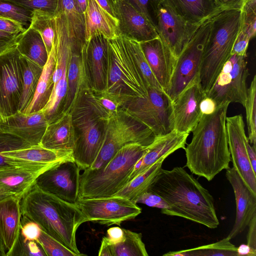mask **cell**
Masks as SVG:
<instances>
[{
    "label": "cell",
    "mask_w": 256,
    "mask_h": 256,
    "mask_svg": "<svg viewBox=\"0 0 256 256\" xmlns=\"http://www.w3.org/2000/svg\"><path fill=\"white\" fill-rule=\"evenodd\" d=\"M99 256H112L110 246L106 236H104L101 241V245L98 250Z\"/></svg>",
    "instance_id": "60"
},
{
    "label": "cell",
    "mask_w": 256,
    "mask_h": 256,
    "mask_svg": "<svg viewBox=\"0 0 256 256\" xmlns=\"http://www.w3.org/2000/svg\"><path fill=\"white\" fill-rule=\"evenodd\" d=\"M86 43L102 34L108 40L118 36V20L103 9L96 0H88L84 15Z\"/></svg>",
    "instance_id": "29"
},
{
    "label": "cell",
    "mask_w": 256,
    "mask_h": 256,
    "mask_svg": "<svg viewBox=\"0 0 256 256\" xmlns=\"http://www.w3.org/2000/svg\"><path fill=\"white\" fill-rule=\"evenodd\" d=\"M188 135L189 134L174 130L165 135L156 136L154 142L148 146L146 152L136 164L130 176L128 182L144 172L158 160L166 159L178 149H184Z\"/></svg>",
    "instance_id": "24"
},
{
    "label": "cell",
    "mask_w": 256,
    "mask_h": 256,
    "mask_svg": "<svg viewBox=\"0 0 256 256\" xmlns=\"http://www.w3.org/2000/svg\"><path fill=\"white\" fill-rule=\"evenodd\" d=\"M26 30L24 26L19 22L0 16V30L12 34H19Z\"/></svg>",
    "instance_id": "53"
},
{
    "label": "cell",
    "mask_w": 256,
    "mask_h": 256,
    "mask_svg": "<svg viewBox=\"0 0 256 256\" xmlns=\"http://www.w3.org/2000/svg\"><path fill=\"white\" fill-rule=\"evenodd\" d=\"M148 190L168 204V208L161 210L163 214L184 218L209 228L219 224L213 196L182 167L162 168Z\"/></svg>",
    "instance_id": "1"
},
{
    "label": "cell",
    "mask_w": 256,
    "mask_h": 256,
    "mask_svg": "<svg viewBox=\"0 0 256 256\" xmlns=\"http://www.w3.org/2000/svg\"><path fill=\"white\" fill-rule=\"evenodd\" d=\"M96 0L103 9L106 11L112 16L116 18L114 8V0Z\"/></svg>",
    "instance_id": "59"
},
{
    "label": "cell",
    "mask_w": 256,
    "mask_h": 256,
    "mask_svg": "<svg viewBox=\"0 0 256 256\" xmlns=\"http://www.w3.org/2000/svg\"><path fill=\"white\" fill-rule=\"evenodd\" d=\"M240 10V30L252 38L254 37L256 32V0H246Z\"/></svg>",
    "instance_id": "44"
},
{
    "label": "cell",
    "mask_w": 256,
    "mask_h": 256,
    "mask_svg": "<svg viewBox=\"0 0 256 256\" xmlns=\"http://www.w3.org/2000/svg\"><path fill=\"white\" fill-rule=\"evenodd\" d=\"M245 143L250 165L254 172L256 173V148L250 145L248 137L246 140Z\"/></svg>",
    "instance_id": "58"
},
{
    "label": "cell",
    "mask_w": 256,
    "mask_h": 256,
    "mask_svg": "<svg viewBox=\"0 0 256 256\" xmlns=\"http://www.w3.org/2000/svg\"><path fill=\"white\" fill-rule=\"evenodd\" d=\"M246 112L248 136L250 145L256 148V76L254 75L248 88L246 99L244 105Z\"/></svg>",
    "instance_id": "41"
},
{
    "label": "cell",
    "mask_w": 256,
    "mask_h": 256,
    "mask_svg": "<svg viewBox=\"0 0 256 256\" xmlns=\"http://www.w3.org/2000/svg\"><path fill=\"white\" fill-rule=\"evenodd\" d=\"M221 11L241 10L246 0H212Z\"/></svg>",
    "instance_id": "54"
},
{
    "label": "cell",
    "mask_w": 256,
    "mask_h": 256,
    "mask_svg": "<svg viewBox=\"0 0 256 256\" xmlns=\"http://www.w3.org/2000/svg\"><path fill=\"white\" fill-rule=\"evenodd\" d=\"M30 144L22 138L0 129V170L13 166L8 162V158L2 154V152L30 148Z\"/></svg>",
    "instance_id": "43"
},
{
    "label": "cell",
    "mask_w": 256,
    "mask_h": 256,
    "mask_svg": "<svg viewBox=\"0 0 256 256\" xmlns=\"http://www.w3.org/2000/svg\"><path fill=\"white\" fill-rule=\"evenodd\" d=\"M226 125L233 167L251 192L256 195V173L248 157L245 143L247 136L242 115L226 117Z\"/></svg>",
    "instance_id": "16"
},
{
    "label": "cell",
    "mask_w": 256,
    "mask_h": 256,
    "mask_svg": "<svg viewBox=\"0 0 256 256\" xmlns=\"http://www.w3.org/2000/svg\"><path fill=\"white\" fill-rule=\"evenodd\" d=\"M42 229L38 224L22 216L20 233L26 240H33L38 242Z\"/></svg>",
    "instance_id": "49"
},
{
    "label": "cell",
    "mask_w": 256,
    "mask_h": 256,
    "mask_svg": "<svg viewBox=\"0 0 256 256\" xmlns=\"http://www.w3.org/2000/svg\"><path fill=\"white\" fill-rule=\"evenodd\" d=\"M46 253L38 242L24 240L20 233L18 239L8 256H44Z\"/></svg>",
    "instance_id": "46"
},
{
    "label": "cell",
    "mask_w": 256,
    "mask_h": 256,
    "mask_svg": "<svg viewBox=\"0 0 256 256\" xmlns=\"http://www.w3.org/2000/svg\"><path fill=\"white\" fill-rule=\"evenodd\" d=\"M237 252L238 256H256V252L252 250L247 244H242L237 247Z\"/></svg>",
    "instance_id": "61"
},
{
    "label": "cell",
    "mask_w": 256,
    "mask_h": 256,
    "mask_svg": "<svg viewBox=\"0 0 256 256\" xmlns=\"http://www.w3.org/2000/svg\"><path fill=\"white\" fill-rule=\"evenodd\" d=\"M20 200L11 196L0 200V236L6 256L14 248L20 234L21 218Z\"/></svg>",
    "instance_id": "27"
},
{
    "label": "cell",
    "mask_w": 256,
    "mask_h": 256,
    "mask_svg": "<svg viewBox=\"0 0 256 256\" xmlns=\"http://www.w3.org/2000/svg\"><path fill=\"white\" fill-rule=\"evenodd\" d=\"M16 48L20 54L43 68L48 54L40 34L30 26L21 34Z\"/></svg>",
    "instance_id": "33"
},
{
    "label": "cell",
    "mask_w": 256,
    "mask_h": 256,
    "mask_svg": "<svg viewBox=\"0 0 256 256\" xmlns=\"http://www.w3.org/2000/svg\"><path fill=\"white\" fill-rule=\"evenodd\" d=\"M84 52L91 88L96 91L104 92L108 76V39L102 34L94 36L86 43Z\"/></svg>",
    "instance_id": "21"
},
{
    "label": "cell",
    "mask_w": 256,
    "mask_h": 256,
    "mask_svg": "<svg viewBox=\"0 0 256 256\" xmlns=\"http://www.w3.org/2000/svg\"><path fill=\"white\" fill-rule=\"evenodd\" d=\"M156 136L145 124L118 111L107 120L103 144L91 169L105 166L114 154L124 146L138 143L148 146Z\"/></svg>",
    "instance_id": "8"
},
{
    "label": "cell",
    "mask_w": 256,
    "mask_h": 256,
    "mask_svg": "<svg viewBox=\"0 0 256 256\" xmlns=\"http://www.w3.org/2000/svg\"><path fill=\"white\" fill-rule=\"evenodd\" d=\"M56 13L64 16L69 37L75 46L82 48L86 44L84 18L75 0H58Z\"/></svg>",
    "instance_id": "32"
},
{
    "label": "cell",
    "mask_w": 256,
    "mask_h": 256,
    "mask_svg": "<svg viewBox=\"0 0 256 256\" xmlns=\"http://www.w3.org/2000/svg\"><path fill=\"white\" fill-rule=\"evenodd\" d=\"M162 2L192 24L202 25L222 12L212 0H163Z\"/></svg>",
    "instance_id": "30"
},
{
    "label": "cell",
    "mask_w": 256,
    "mask_h": 256,
    "mask_svg": "<svg viewBox=\"0 0 256 256\" xmlns=\"http://www.w3.org/2000/svg\"><path fill=\"white\" fill-rule=\"evenodd\" d=\"M21 34H12L0 30V54L16 46Z\"/></svg>",
    "instance_id": "52"
},
{
    "label": "cell",
    "mask_w": 256,
    "mask_h": 256,
    "mask_svg": "<svg viewBox=\"0 0 256 256\" xmlns=\"http://www.w3.org/2000/svg\"><path fill=\"white\" fill-rule=\"evenodd\" d=\"M226 176L233 188L236 202L235 221L227 236L231 240L242 233L256 215V195L251 192L234 167L226 169Z\"/></svg>",
    "instance_id": "22"
},
{
    "label": "cell",
    "mask_w": 256,
    "mask_h": 256,
    "mask_svg": "<svg viewBox=\"0 0 256 256\" xmlns=\"http://www.w3.org/2000/svg\"><path fill=\"white\" fill-rule=\"evenodd\" d=\"M80 170L74 160L61 162L42 173L34 184L46 192L76 203L79 198Z\"/></svg>",
    "instance_id": "14"
},
{
    "label": "cell",
    "mask_w": 256,
    "mask_h": 256,
    "mask_svg": "<svg viewBox=\"0 0 256 256\" xmlns=\"http://www.w3.org/2000/svg\"><path fill=\"white\" fill-rule=\"evenodd\" d=\"M33 11L8 0H0V16L14 20L24 26L30 22Z\"/></svg>",
    "instance_id": "42"
},
{
    "label": "cell",
    "mask_w": 256,
    "mask_h": 256,
    "mask_svg": "<svg viewBox=\"0 0 256 256\" xmlns=\"http://www.w3.org/2000/svg\"><path fill=\"white\" fill-rule=\"evenodd\" d=\"M38 243L46 256H76V254L42 230Z\"/></svg>",
    "instance_id": "45"
},
{
    "label": "cell",
    "mask_w": 256,
    "mask_h": 256,
    "mask_svg": "<svg viewBox=\"0 0 256 256\" xmlns=\"http://www.w3.org/2000/svg\"><path fill=\"white\" fill-rule=\"evenodd\" d=\"M140 44L154 76L166 92L168 88L177 59L160 37Z\"/></svg>",
    "instance_id": "25"
},
{
    "label": "cell",
    "mask_w": 256,
    "mask_h": 256,
    "mask_svg": "<svg viewBox=\"0 0 256 256\" xmlns=\"http://www.w3.org/2000/svg\"><path fill=\"white\" fill-rule=\"evenodd\" d=\"M136 204H142L150 207L160 208L161 210L168 208L167 202L158 194L148 190L140 195L134 202Z\"/></svg>",
    "instance_id": "50"
},
{
    "label": "cell",
    "mask_w": 256,
    "mask_h": 256,
    "mask_svg": "<svg viewBox=\"0 0 256 256\" xmlns=\"http://www.w3.org/2000/svg\"><path fill=\"white\" fill-rule=\"evenodd\" d=\"M123 230L124 238L122 242L114 244L108 242L112 256H148L142 234L124 228Z\"/></svg>",
    "instance_id": "38"
},
{
    "label": "cell",
    "mask_w": 256,
    "mask_h": 256,
    "mask_svg": "<svg viewBox=\"0 0 256 256\" xmlns=\"http://www.w3.org/2000/svg\"><path fill=\"white\" fill-rule=\"evenodd\" d=\"M59 163L13 166L0 170V200L11 196L21 199L42 173Z\"/></svg>",
    "instance_id": "20"
},
{
    "label": "cell",
    "mask_w": 256,
    "mask_h": 256,
    "mask_svg": "<svg viewBox=\"0 0 256 256\" xmlns=\"http://www.w3.org/2000/svg\"><path fill=\"white\" fill-rule=\"evenodd\" d=\"M164 256H238L237 247L232 244L230 240L226 237L214 243L198 247L170 252Z\"/></svg>",
    "instance_id": "36"
},
{
    "label": "cell",
    "mask_w": 256,
    "mask_h": 256,
    "mask_svg": "<svg viewBox=\"0 0 256 256\" xmlns=\"http://www.w3.org/2000/svg\"><path fill=\"white\" fill-rule=\"evenodd\" d=\"M67 81V92L60 114L71 113L84 92L91 88L86 68L84 48L82 49L78 48H72L68 65Z\"/></svg>",
    "instance_id": "23"
},
{
    "label": "cell",
    "mask_w": 256,
    "mask_h": 256,
    "mask_svg": "<svg viewBox=\"0 0 256 256\" xmlns=\"http://www.w3.org/2000/svg\"><path fill=\"white\" fill-rule=\"evenodd\" d=\"M229 103L216 108L210 114H202L192 130L191 142L184 148L186 166L194 174L212 180L231 161L226 120Z\"/></svg>",
    "instance_id": "2"
},
{
    "label": "cell",
    "mask_w": 256,
    "mask_h": 256,
    "mask_svg": "<svg viewBox=\"0 0 256 256\" xmlns=\"http://www.w3.org/2000/svg\"><path fill=\"white\" fill-rule=\"evenodd\" d=\"M56 63V49L54 42L46 63L42 68L34 98L24 113L30 114L42 110L52 92L54 82L53 74Z\"/></svg>",
    "instance_id": "31"
},
{
    "label": "cell",
    "mask_w": 256,
    "mask_h": 256,
    "mask_svg": "<svg viewBox=\"0 0 256 256\" xmlns=\"http://www.w3.org/2000/svg\"><path fill=\"white\" fill-rule=\"evenodd\" d=\"M56 13L34 10L30 24L40 34L48 55L52 49L56 36Z\"/></svg>",
    "instance_id": "37"
},
{
    "label": "cell",
    "mask_w": 256,
    "mask_h": 256,
    "mask_svg": "<svg viewBox=\"0 0 256 256\" xmlns=\"http://www.w3.org/2000/svg\"><path fill=\"white\" fill-rule=\"evenodd\" d=\"M107 82L102 92L120 106L134 98L148 94V86L121 36L108 40Z\"/></svg>",
    "instance_id": "6"
},
{
    "label": "cell",
    "mask_w": 256,
    "mask_h": 256,
    "mask_svg": "<svg viewBox=\"0 0 256 256\" xmlns=\"http://www.w3.org/2000/svg\"><path fill=\"white\" fill-rule=\"evenodd\" d=\"M122 38L148 86L163 90L146 60L140 42L123 36Z\"/></svg>",
    "instance_id": "40"
},
{
    "label": "cell",
    "mask_w": 256,
    "mask_h": 256,
    "mask_svg": "<svg viewBox=\"0 0 256 256\" xmlns=\"http://www.w3.org/2000/svg\"><path fill=\"white\" fill-rule=\"evenodd\" d=\"M246 57L231 54L206 96L212 99L216 108L228 102L244 106L247 96L249 75Z\"/></svg>",
    "instance_id": "10"
},
{
    "label": "cell",
    "mask_w": 256,
    "mask_h": 256,
    "mask_svg": "<svg viewBox=\"0 0 256 256\" xmlns=\"http://www.w3.org/2000/svg\"><path fill=\"white\" fill-rule=\"evenodd\" d=\"M48 123L42 110L26 114L17 112L0 118V129L14 135L32 146L40 145Z\"/></svg>",
    "instance_id": "19"
},
{
    "label": "cell",
    "mask_w": 256,
    "mask_h": 256,
    "mask_svg": "<svg viewBox=\"0 0 256 256\" xmlns=\"http://www.w3.org/2000/svg\"><path fill=\"white\" fill-rule=\"evenodd\" d=\"M76 140L72 114L65 112L48 124L40 145L50 150H73Z\"/></svg>",
    "instance_id": "28"
},
{
    "label": "cell",
    "mask_w": 256,
    "mask_h": 256,
    "mask_svg": "<svg viewBox=\"0 0 256 256\" xmlns=\"http://www.w3.org/2000/svg\"><path fill=\"white\" fill-rule=\"evenodd\" d=\"M20 208L22 216L36 222L76 256H86L78 250L76 236L86 220L75 203L46 192L34 184L21 198Z\"/></svg>",
    "instance_id": "3"
},
{
    "label": "cell",
    "mask_w": 256,
    "mask_h": 256,
    "mask_svg": "<svg viewBox=\"0 0 256 256\" xmlns=\"http://www.w3.org/2000/svg\"><path fill=\"white\" fill-rule=\"evenodd\" d=\"M250 38L240 30L234 41L231 54L246 57V52Z\"/></svg>",
    "instance_id": "51"
},
{
    "label": "cell",
    "mask_w": 256,
    "mask_h": 256,
    "mask_svg": "<svg viewBox=\"0 0 256 256\" xmlns=\"http://www.w3.org/2000/svg\"><path fill=\"white\" fill-rule=\"evenodd\" d=\"M119 110L148 126L156 136L174 129L172 102L162 90L150 87L146 96L126 102Z\"/></svg>",
    "instance_id": "9"
},
{
    "label": "cell",
    "mask_w": 256,
    "mask_h": 256,
    "mask_svg": "<svg viewBox=\"0 0 256 256\" xmlns=\"http://www.w3.org/2000/svg\"><path fill=\"white\" fill-rule=\"evenodd\" d=\"M12 166L44 165L74 160L72 150H54L40 145L2 152Z\"/></svg>",
    "instance_id": "26"
},
{
    "label": "cell",
    "mask_w": 256,
    "mask_h": 256,
    "mask_svg": "<svg viewBox=\"0 0 256 256\" xmlns=\"http://www.w3.org/2000/svg\"><path fill=\"white\" fill-rule=\"evenodd\" d=\"M67 69L68 66L61 78L54 84L50 98L42 109L48 124L54 122L61 113L68 90Z\"/></svg>",
    "instance_id": "39"
},
{
    "label": "cell",
    "mask_w": 256,
    "mask_h": 256,
    "mask_svg": "<svg viewBox=\"0 0 256 256\" xmlns=\"http://www.w3.org/2000/svg\"><path fill=\"white\" fill-rule=\"evenodd\" d=\"M155 26L158 10L163 0H127Z\"/></svg>",
    "instance_id": "47"
},
{
    "label": "cell",
    "mask_w": 256,
    "mask_h": 256,
    "mask_svg": "<svg viewBox=\"0 0 256 256\" xmlns=\"http://www.w3.org/2000/svg\"><path fill=\"white\" fill-rule=\"evenodd\" d=\"M106 237L108 242L112 244L120 242L124 238L123 228L118 226L110 228L107 230Z\"/></svg>",
    "instance_id": "55"
},
{
    "label": "cell",
    "mask_w": 256,
    "mask_h": 256,
    "mask_svg": "<svg viewBox=\"0 0 256 256\" xmlns=\"http://www.w3.org/2000/svg\"><path fill=\"white\" fill-rule=\"evenodd\" d=\"M204 96L198 77L172 101L174 130L188 134L192 132L202 116L200 102Z\"/></svg>",
    "instance_id": "18"
},
{
    "label": "cell",
    "mask_w": 256,
    "mask_h": 256,
    "mask_svg": "<svg viewBox=\"0 0 256 256\" xmlns=\"http://www.w3.org/2000/svg\"><path fill=\"white\" fill-rule=\"evenodd\" d=\"M148 146L138 143L127 144L104 166L84 170L80 176L78 198L115 194L128 182L136 164L146 152Z\"/></svg>",
    "instance_id": "4"
},
{
    "label": "cell",
    "mask_w": 256,
    "mask_h": 256,
    "mask_svg": "<svg viewBox=\"0 0 256 256\" xmlns=\"http://www.w3.org/2000/svg\"><path fill=\"white\" fill-rule=\"evenodd\" d=\"M80 12L84 16L88 6V0H74Z\"/></svg>",
    "instance_id": "62"
},
{
    "label": "cell",
    "mask_w": 256,
    "mask_h": 256,
    "mask_svg": "<svg viewBox=\"0 0 256 256\" xmlns=\"http://www.w3.org/2000/svg\"><path fill=\"white\" fill-rule=\"evenodd\" d=\"M240 24V10H223L210 20L198 72V82L204 94L213 86L231 56Z\"/></svg>",
    "instance_id": "5"
},
{
    "label": "cell",
    "mask_w": 256,
    "mask_h": 256,
    "mask_svg": "<svg viewBox=\"0 0 256 256\" xmlns=\"http://www.w3.org/2000/svg\"><path fill=\"white\" fill-rule=\"evenodd\" d=\"M20 58L16 46L0 54V118L19 111L22 89Z\"/></svg>",
    "instance_id": "13"
},
{
    "label": "cell",
    "mask_w": 256,
    "mask_h": 256,
    "mask_svg": "<svg viewBox=\"0 0 256 256\" xmlns=\"http://www.w3.org/2000/svg\"><path fill=\"white\" fill-rule=\"evenodd\" d=\"M247 234V244L250 248L256 252V215L250 222Z\"/></svg>",
    "instance_id": "56"
},
{
    "label": "cell",
    "mask_w": 256,
    "mask_h": 256,
    "mask_svg": "<svg viewBox=\"0 0 256 256\" xmlns=\"http://www.w3.org/2000/svg\"><path fill=\"white\" fill-rule=\"evenodd\" d=\"M76 140L73 158L80 170L90 168L96 160L104 142L107 120L99 117L82 96L72 112Z\"/></svg>",
    "instance_id": "7"
},
{
    "label": "cell",
    "mask_w": 256,
    "mask_h": 256,
    "mask_svg": "<svg viewBox=\"0 0 256 256\" xmlns=\"http://www.w3.org/2000/svg\"><path fill=\"white\" fill-rule=\"evenodd\" d=\"M0 256H6V251L0 236Z\"/></svg>",
    "instance_id": "63"
},
{
    "label": "cell",
    "mask_w": 256,
    "mask_h": 256,
    "mask_svg": "<svg viewBox=\"0 0 256 256\" xmlns=\"http://www.w3.org/2000/svg\"><path fill=\"white\" fill-rule=\"evenodd\" d=\"M30 10L56 13L58 0H8Z\"/></svg>",
    "instance_id": "48"
},
{
    "label": "cell",
    "mask_w": 256,
    "mask_h": 256,
    "mask_svg": "<svg viewBox=\"0 0 256 256\" xmlns=\"http://www.w3.org/2000/svg\"><path fill=\"white\" fill-rule=\"evenodd\" d=\"M164 160L161 159L156 162L144 172L128 182L114 196L124 197L134 203L140 195L149 190L162 168V164Z\"/></svg>",
    "instance_id": "34"
},
{
    "label": "cell",
    "mask_w": 256,
    "mask_h": 256,
    "mask_svg": "<svg viewBox=\"0 0 256 256\" xmlns=\"http://www.w3.org/2000/svg\"><path fill=\"white\" fill-rule=\"evenodd\" d=\"M75 204L86 222L107 226H120L122 222L135 218L142 212L137 204L120 196L78 198Z\"/></svg>",
    "instance_id": "12"
},
{
    "label": "cell",
    "mask_w": 256,
    "mask_h": 256,
    "mask_svg": "<svg viewBox=\"0 0 256 256\" xmlns=\"http://www.w3.org/2000/svg\"><path fill=\"white\" fill-rule=\"evenodd\" d=\"M210 20L198 29L176 60L168 88L166 92L172 102L198 77L204 48L210 30Z\"/></svg>",
    "instance_id": "11"
},
{
    "label": "cell",
    "mask_w": 256,
    "mask_h": 256,
    "mask_svg": "<svg viewBox=\"0 0 256 256\" xmlns=\"http://www.w3.org/2000/svg\"><path fill=\"white\" fill-rule=\"evenodd\" d=\"M216 109L215 102L212 98L204 96L200 102V110L202 114H210Z\"/></svg>",
    "instance_id": "57"
},
{
    "label": "cell",
    "mask_w": 256,
    "mask_h": 256,
    "mask_svg": "<svg viewBox=\"0 0 256 256\" xmlns=\"http://www.w3.org/2000/svg\"><path fill=\"white\" fill-rule=\"evenodd\" d=\"M118 36L139 42L159 37L155 26L127 0H114Z\"/></svg>",
    "instance_id": "17"
},
{
    "label": "cell",
    "mask_w": 256,
    "mask_h": 256,
    "mask_svg": "<svg viewBox=\"0 0 256 256\" xmlns=\"http://www.w3.org/2000/svg\"><path fill=\"white\" fill-rule=\"evenodd\" d=\"M20 59L22 89L18 112H22L34 98L42 68L21 54Z\"/></svg>",
    "instance_id": "35"
},
{
    "label": "cell",
    "mask_w": 256,
    "mask_h": 256,
    "mask_svg": "<svg viewBox=\"0 0 256 256\" xmlns=\"http://www.w3.org/2000/svg\"><path fill=\"white\" fill-rule=\"evenodd\" d=\"M200 26L188 23L163 2L155 24L161 40L176 59Z\"/></svg>",
    "instance_id": "15"
}]
</instances>
